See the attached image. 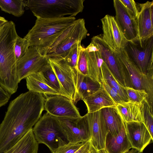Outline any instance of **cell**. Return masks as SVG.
<instances>
[{
	"instance_id": "obj_1",
	"label": "cell",
	"mask_w": 153,
	"mask_h": 153,
	"mask_svg": "<svg viewBox=\"0 0 153 153\" xmlns=\"http://www.w3.org/2000/svg\"><path fill=\"white\" fill-rule=\"evenodd\" d=\"M42 94L28 91L11 101L0 124V153L14 146L32 128L44 110Z\"/></svg>"
},
{
	"instance_id": "obj_2",
	"label": "cell",
	"mask_w": 153,
	"mask_h": 153,
	"mask_svg": "<svg viewBox=\"0 0 153 153\" xmlns=\"http://www.w3.org/2000/svg\"><path fill=\"white\" fill-rule=\"evenodd\" d=\"M18 35L12 21L0 27V85L11 95L17 91L20 82L14 53Z\"/></svg>"
},
{
	"instance_id": "obj_3",
	"label": "cell",
	"mask_w": 153,
	"mask_h": 153,
	"mask_svg": "<svg viewBox=\"0 0 153 153\" xmlns=\"http://www.w3.org/2000/svg\"><path fill=\"white\" fill-rule=\"evenodd\" d=\"M75 17L36 18L35 24L24 37L30 46L34 47L45 56L49 49L63 32L76 21Z\"/></svg>"
},
{
	"instance_id": "obj_4",
	"label": "cell",
	"mask_w": 153,
	"mask_h": 153,
	"mask_svg": "<svg viewBox=\"0 0 153 153\" xmlns=\"http://www.w3.org/2000/svg\"><path fill=\"white\" fill-rule=\"evenodd\" d=\"M84 0H28L26 7L36 18L75 17L82 11Z\"/></svg>"
},
{
	"instance_id": "obj_5",
	"label": "cell",
	"mask_w": 153,
	"mask_h": 153,
	"mask_svg": "<svg viewBox=\"0 0 153 153\" xmlns=\"http://www.w3.org/2000/svg\"><path fill=\"white\" fill-rule=\"evenodd\" d=\"M32 130L38 143L45 144L52 153L69 142L57 117L47 112L40 118Z\"/></svg>"
},
{
	"instance_id": "obj_6",
	"label": "cell",
	"mask_w": 153,
	"mask_h": 153,
	"mask_svg": "<svg viewBox=\"0 0 153 153\" xmlns=\"http://www.w3.org/2000/svg\"><path fill=\"white\" fill-rule=\"evenodd\" d=\"M85 24L83 19H79L66 29L49 49L45 55L47 58L63 59L73 46L86 37Z\"/></svg>"
},
{
	"instance_id": "obj_7",
	"label": "cell",
	"mask_w": 153,
	"mask_h": 153,
	"mask_svg": "<svg viewBox=\"0 0 153 153\" xmlns=\"http://www.w3.org/2000/svg\"><path fill=\"white\" fill-rule=\"evenodd\" d=\"M123 50L143 74L153 72V36L128 41Z\"/></svg>"
},
{
	"instance_id": "obj_8",
	"label": "cell",
	"mask_w": 153,
	"mask_h": 153,
	"mask_svg": "<svg viewBox=\"0 0 153 153\" xmlns=\"http://www.w3.org/2000/svg\"><path fill=\"white\" fill-rule=\"evenodd\" d=\"M91 42L97 47L104 62L118 82L123 87H131L123 64L115 52L104 41L101 34L93 36Z\"/></svg>"
},
{
	"instance_id": "obj_9",
	"label": "cell",
	"mask_w": 153,
	"mask_h": 153,
	"mask_svg": "<svg viewBox=\"0 0 153 153\" xmlns=\"http://www.w3.org/2000/svg\"><path fill=\"white\" fill-rule=\"evenodd\" d=\"M119 57L126 70L131 87L144 90L148 94V102L153 108V72L147 75L143 74L130 59L124 50L114 51Z\"/></svg>"
},
{
	"instance_id": "obj_10",
	"label": "cell",
	"mask_w": 153,
	"mask_h": 153,
	"mask_svg": "<svg viewBox=\"0 0 153 153\" xmlns=\"http://www.w3.org/2000/svg\"><path fill=\"white\" fill-rule=\"evenodd\" d=\"M49 62L34 47L30 46L25 55L16 62V71L19 82L27 76L39 73Z\"/></svg>"
},
{
	"instance_id": "obj_11",
	"label": "cell",
	"mask_w": 153,
	"mask_h": 153,
	"mask_svg": "<svg viewBox=\"0 0 153 153\" xmlns=\"http://www.w3.org/2000/svg\"><path fill=\"white\" fill-rule=\"evenodd\" d=\"M57 118L69 142L81 143L91 139V135L86 114L78 118Z\"/></svg>"
},
{
	"instance_id": "obj_12",
	"label": "cell",
	"mask_w": 153,
	"mask_h": 153,
	"mask_svg": "<svg viewBox=\"0 0 153 153\" xmlns=\"http://www.w3.org/2000/svg\"><path fill=\"white\" fill-rule=\"evenodd\" d=\"M44 110L57 117L78 118L81 117L73 100L61 95L47 97L45 102Z\"/></svg>"
},
{
	"instance_id": "obj_13",
	"label": "cell",
	"mask_w": 153,
	"mask_h": 153,
	"mask_svg": "<svg viewBox=\"0 0 153 153\" xmlns=\"http://www.w3.org/2000/svg\"><path fill=\"white\" fill-rule=\"evenodd\" d=\"M48 61L68 98L73 100L76 70L69 66L63 59H49Z\"/></svg>"
},
{
	"instance_id": "obj_14",
	"label": "cell",
	"mask_w": 153,
	"mask_h": 153,
	"mask_svg": "<svg viewBox=\"0 0 153 153\" xmlns=\"http://www.w3.org/2000/svg\"><path fill=\"white\" fill-rule=\"evenodd\" d=\"M101 21L103 31L101 36L104 41L114 51L123 50L128 41L125 38L115 17L107 14Z\"/></svg>"
},
{
	"instance_id": "obj_15",
	"label": "cell",
	"mask_w": 153,
	"mask_h": 153,
	"mask_svg": "<svg viewBox=\"0 0 153 153\" xmlns=\"http://www.w3.org/2000/svg\"><path fill=\"white\" fill-rule=\"evenodd\" d=\"M91 135V142L95 153L105 148L106 136L108 130L101 109L86 114Z\"/></svg>"
},
{
	"instance_id": "obj_16",
	"label": "cell",
	"mask_w": 153,
	"mask_h": 153,
	"mask_svg": "<svg viewBox=\"0 0 153 153\" xmlns=\"http://www.w3.org/2000/svg\"><path fill=\"white\" fill-rule=\"evenodd\" d=\"M124 123L127 136L131 148L142 153L153 141V138L143 123L130 122H124Z\"/></svg>"
},
{
	"instance_id": "obj_17",
	"label": "cell",
	"mask_w": 153,
	"mask_h": 153,
	"mask_svg": "<svg viewBox=\"0 0 153 153\" xmlns=\"http://www.w3.org/2000/svg\"><path fill=\"white\" fill-rule=\"evenodd\" d=\"M113 4L115 19L126 39L130 41L137 38L136 20L129 14L120 0H114Z\"/></svg>"
},
{
	"instance_id": "obj_18",
	"label": "cell",
	"mask_w": 153,
	"mask_h": 153,
	"mask_svg": "<svg viewBox=\"0 0 153 153\" xmlns=\"http://www.w3.org/2000/svg\"><path fill=\"white\" fill-rule=\"evenodd\" d=\"M138 10L136 19L138 37L145 39L153 36V1L137 4Z\"/></svg>"
},
{
	"instance_id": "obj_19",
	"label": "cell",
	"mask_w": 153,
	"mask_h": 153,
	"mask_svg": "<svg viewBox=\"0 0 153 153\" xmlns=\"http://www.w3.org/2000/svg\"><path fill=\"white\" fill-rule=\"evenodd\" d=\"M88 113L98 111L106 107H114L117 105L101 84L100 88L95 93L84 98Z\"/></svg>"
},
{
	"instance_id": "obj_20",
	"label": "cell",
	"mask_w": 153,
	"mask_h": 153,
	"mask_svg": "<svg viewBox=\"0 0 153 153\" xmlns=\"http://www.w3.org/2000/svg\"><path fill=\"white\" fill-rule=\"evenodd\" d=\"M115 107L124 122H139L144 123V102L141 103L129 100L117 104Z\"/></svg>"
},
{
	"instance_id": "obj_21",
	"label": "cell",
	"mask_w": 153,
	"mask_h": 153,
	"mask_svg": "<svg viewBox=\"0 0 153 153\" xmlns=\"http://www.w3.org/2000/svg\"><path fill=\"white\" fill-rule=\"evenodd\" d=\"M76 71L75 90L73 99L75 103L97 91L102 84L92 80L88 76L82 74L78 70Z\"/></svg>"
},
{
	"instance_id": "obj_22",
	"label": "cell",
	"mask_w": 153,
	"mask_h": 153,
	"mask_svg": "<svg viewBox=\"0 0 153 153\" xmlns=\"http://www.w3.org/2000/svg\"><path fill=\"white\" fill-rule=\"evenodd\" d=\"M131 148L124 122L121 131L117 135L113 136L108 132L107 133L104 149L108 153H127Z\"/></svg>"
},
{
	"instance_id": "obj_23",
	"label": "cell",
	"mask_w": 153,
	"mask_h": 153,
	"mask_svg": "<svg viewBox=\"0 0 153 153\" xmlns=\"http://www.w3.org/2000/svg\"><path fill=\"white\" fill-rule=\"evenodd\" d=\"M86 51L88 76L92 80L102 83L104 80L102 71L104 61L100 51L88 52Z\"/></svg>"
},
{
	"instance_id": "obj_24",
	"label": "cell",
	"mask_w": 153,
	"mask_h": 153,
	"mask_svg": "<svg viewBox=\"0 0 153 153\" xmlns=\"http://www.w3.org/2000/svg\"><path fill=\"white\" fill-rule=\"evenodd\" d=\"M38 147L32 128L14 146L2 153H37Z\"/></svg>"
},
{
	"instance_id": "obj_25",
	"label": "cell",
	"mask_w": 153,
	"mask_h": 153,
	"mask_svg": "<svg viewBox=\"0 0 153 153\" xmlns=\"http://www.w3.org/2000/svg\"><path fill=\"white\" fill-rule=\"evenodd\" d=\"M101 110L108 132L113 136L117 135L121 131L124 122L118 114L115 107L104 108Z\"/></svg>"
},
{
	"instance_id": "obj_26",
	"label": "cell",
	"mask_w": 153,
	"mask_h": 153,
	"mask_svg": "<svg viewBox=\"0 0 153 153\" xmlns=\"http://www.w3.org/2000/svg\"><path fill=\"white\" fill-rule=\"evenodd\" d=\"M26 85L29 91L47 95H60L57 91L48 86L39 73L30 75L26 78Z\"/></svg>"
},
{
	"instance_id": "obj_27",
	"label": "cell",
	"mask_w": 153,
	"mask_h": 153,
	"mask_svg": "<svg viewBox=\"0 0 153 153\" xmlns=\"http://www.w3.org/2000/svg\"><path fill=\"white\" fill-rule=\"evenodd\" d=\"M39 73L48 86L57 91L61 95L68 98L49 62Z\"/></svg>"
},
{
	"instance_id": "obj_28",
	"label": "cell",
	"mask_w": 153,
	"mask_h": 153,
	"mask_svg": "<svg viewBox=\"0 0 153 153\" xmlns=\"http://www.w3.org/2000/svg\"><path fill=\"white\" fill-rule=\"evenodd\" d=\"M25 2L23 0H0V8L2 11L19 17L24 13Z\"/></svg>"
},
{
	"instance_id": "obj_29",
	"label": "cell",
	"mask_w": 153,
	"mask_h": 153,
	"mask_svg": "<svg viewBox=\"0 0 153 153\" xmlns=\"http://www.w3.org/2000/svg\"><path fill=\"white\" fill-rule=\"evenodd\" d=\"M102 71L104 81L111 88L115 89L125 101H129L125 92L121 85L103 62L102 65Z\"/></svg>"
},
{
	"instance_id": "obj_30",
	"label": "cell",
	"mask_w": 153,
	"mask_h": 153,
	"mask_svg": "<svg viewBox=\"0 0 153 153\" xmlns=\"http://www.w3.org/2000/svg\"><path fill=\"white\" fill-rule=\"evenodd\" d=\"M123 88L129 100L141 103L147 100L148 102L149 95L145 90L128 87H123Z\"/></svg>"
},
{
	"instance_id": "obj_31",
	"label": "cell",
	"mask_w": 153,
	"mask_h": 153,
	"mask_svg": "<svg viewBox=\"0 0 153 153\" xmlns=\"http://www.w3.org/2000/svg\"><path fill=\"white\" fill-rule=\"evenodd\" d=\"M29 47V42L26 39L17 36L14 47V53L17 61L25 55Z\"/></svg>"
},
{
	"instance_id": "obj_32",
	"label": "cell",
	"mask_w": 153,
	"mask_h": 153,
	"mask_svg": "<svg viewBox=\"0 0 153 153\" xmlns=\"http://www.w3.org/2000/svg\"><path fill=\"white\" fill-rule=\"evenodd\" d=\"M81 42L77 43L73 46L63 59L71 67L77 70V65L79 51Z\"/></svg>"
},
{
	"instance_id": "obj_33",
	"label": "cell",
	"mask_w": 153,
	"mask_h": 153,
	"mask_svg": "<svg viewBox=\"0 0 153 153\" xmlns=\"http://www.w3.org/2000/svg\"><path fill=\"white\" fill-rule=\"evenodd\" d=\"M144 123L149 131L151 136L153 135V108H152L148 101L144 102Z\"/></svg>"
},
{
	"instance_id": "obj_34",
	"label": "cell",
	"mask_w": 153,
	"mask_h": 153,
	"mask_svg": "<svg viewBox=\"0 0 153 153\" xmlns=\"http://www.w3.org/2000/svg\"><path fill=\"white\" fill-rule=\"evenodd\" d=\"M77 70L82 74L88 76V68L86 51L81 45L80 48L77 65Z\"/></svg>"
},
{
	"instance_id": "obj_35",
	"label": "cell",
	"mask_w": 153,
	"mask_h": 153,
	"mask_svg": "<svg viewBox=\"0 0 153 153\" xmlns=\"http://www.w3.org/2000/svg\"><path fill=\"white\" fill-rule=\"evenodd\" d=\"M85 142L77 143L69 142L59 147L53 153H75L82 146Z\"/></svg>"
},
{
	"instance_id": "obj_36",
	"label": "cell",
	"mask_w": 153,
	"mask_h": 153,
	"mask_svg": "<svg viewBox=\"0 0 153 153\" xmlns=\"http://www.w3.org/2000/svg\"><path fill=\"white\" fill-rule=\"evenodd\" d=\"M128 12L134 19L136 20L138 10L136 3L133 0H120Z\"/></svg>"
},
{
	"instance_id": "obj_37",
	"label": "cell",
	"mask_w": 153,
	"mask_h": 153,
	"mask_svg": "<svg viewBox=\"0 0 153 153\" xmlns=\"http://www.w3.org/2000/svg\"><path fill=\"white\" fill-rule=\"evenodd\" d=\"M102 84L104 88L117 104L122 103L125 101L121 97L118 91L115 89L110 87L104 80Z\"/></svg>"
},
{
	"instance_id": "obj_38",
	"label": "cell",
	"mask_w": 153,
	"mask_h": 153,
	"mask_svg": "<svg viewBox=\"0 0 153 153\" xmlns=\"http://www.w3.org/2000/svg\"><path fill=\"white\" fill-rule=\"evenodd\" d=\"M11 95L0 85V108L8 102Z\"/></svg>"
},
{
	"instance_id": "obj_39",
	"label": "cell",
	"mask_w": 153,
	"mask_h": 153,
	"mask_svg": "<svg viewBox=\"0 0 153 153\" xmlns=\"http://www.w3.org/2000/svg\"><path fill=\"white\" fill-rule=\"evenodd\" d=\"M75 153H95L92 146L91 139L86 141Z\"/></svg>"
},
{
	"instance_id": "obj_40",
	"label": "cell",
	"mask_w": 153,
	"mask_h": 153,
	"mask_svg": "<svg viewBox=\"0 0 153 153\" xmlns=\"http://www.w3.org/2000/svg\"><path fill=\"white\" fill-rule=\"evenodd\" d=\"M85 48L86 51L88 52H96L99 51V50L97 47L91 42L89 45Z\"/></svg>"
},
{
	"instance_id": "obj_41",
	"label": "cell",
	"mask_w": 153,
	"mask_h": 153,
	"mask_svg": "<svg viewBox=\"0 0 153 153\" xmlns=\"http://www.w3.org/2000/svg\"><path fill=\"white\" fill-rule=\"evenodd\" d=\"M8 22V21L6 19L0 16V27L2 26Z\"/></svg>"
},
{
	"instance_id": "obj_42",
	"label": "cell",
	"mask_w": 153,
	"mask_h": 153,
	"mask_svg": "<svg viewBox=\"0 0 153 153\" xmlns=\"http://www.w3.org/2000/svg\"><path fill=\"white\" fill-rule=\"evenodd\" d=\"M127 153H142L138 151L133 149H132Z\"/></svg>"
},
{
	"instance_id": "obj_43",
	"label": "cell",
	"mask_w": 153,
	"mask_h": 153,
	"mask_svg": "<svg viewBox=\"0 0 153 153\" xmlns=\"http://www.w3.org/2000/svg\"><path fill=\"white\" fill-rule=\"evenodd\" d=\"M96 153H108L105 149H102L98 151Z\"/></svg>"
}]
</instances>
